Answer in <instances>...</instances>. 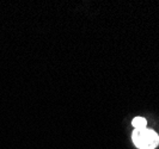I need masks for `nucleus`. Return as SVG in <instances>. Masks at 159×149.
Here are the masks:
<instances>
[{
  "instance_id": "f257e3e1",
  "label": "nucleus",
  "mask_w": 159,
  "mask_h": 149,
  "mask_svg": "<svg viewBox=\"0 0 159 149\" xmlns=\"http://www.w3.org/2000/svg\"><path fill=\"white\" fill-rule=\"evenodd\" d=\"M132 136L134 144L139 149H154L159 144V136L147 128L135 129Z\"/></svg>"
},
{
  "instance_id": "f03ea898",
  "label": "nucleus",
  "mask_w": 159,
  "mask_h": 149,
  "mask_svg": "<svg viewBox=\"0 0 159 149\" xmlns=\"http://www.w3.org/2000/svg\"><path fill=\"white\" fill-rule=\"evenodd\" d=\"M146 124H147V122L143 117H135L132 121V125L135 129H143V128H146Z\"/></svg>"
}]
</instances>
